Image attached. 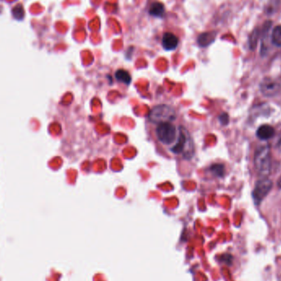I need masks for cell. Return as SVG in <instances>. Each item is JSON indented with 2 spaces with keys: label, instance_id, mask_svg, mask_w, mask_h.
I'll return each mask as SVG.
<instances>
[{
  "label": "cell",
  "instance_id": "13",
  "mask_svg": "<svg viewBox=\"0 0 281 281\" xmlns=\"http://www.w3.org/2000/svg\"><path fill=\"white\" fill-rule=\"evenodd\" d=\"M12 12L14 16L18 20H22L25 16V12L22 5H16V7L14 8Z\"/></svg>",
  "mask_w": 281,
  "mask_h": 281
},
{
  "label": "cell",
  "instance_id": "16",
  "mask_svg": "<svg viewBox=\"0 0 281 281\" xmlns=\"http://www.w3.org/2000/svg\"><path fill=\"white\" fill-rule=\"evenodd\" d=\"M278 186L281 189V176L279 180H278Z\"/></svg>",
  "mask_w": 281,
  "mask_h": 281
},
{
  "label": "cell",
  "instance_id": "5",
  "mask_svg": "<svg viewBox=\"0 0 281 281\" xmlns=\"http://www.w3.org/2000/svg\"><path fill=\"white\" fill-rule=\"evenodd\" d=\"M260 88L263 95L267 98L277 96L281 91V80L276 78H265L260 82Z\"/></svg>",
  "mask_w": 281,
  "mask_h": 281
},
{
  "label": "cell",
  "instance_id": "1",
  "mask_svg": "<svg viewBox=\"0 0 281 281\" xmlns=\"http://www.w3.org/2000/svg\"><path fill=\"white\" fill-rule=\"evenodd\" d=\"M256 171L259 176L267 178L272 171V152L268 144L258 147L254 156Z\"/></svg>",
  "mask_w": 281,
  "mask_h": 281
},
{
  "label": "cell",
  "instance_id": "12",
  "mask_svg": "<svg viewBox=\"0 0 281 281\" xmlns=\"http://www.w3.org/2000/svg\"><path fill=\"white\" fill-rule=\"evenodd\" d=\"M272 43L277 47L281 46V26L274 28L272 36Z\"/></svg>",
  "mask_w": 281,
  "mask_h": 281
},
{
  "label": "cell",
  "instance_id": "8",
  "mask_svg": "<svg viewBox=\"0 0 281 281\" xmlns=\"http://www.w3.org/2000/svg\"><path fill=\"white\" fill-rule=\"evenodd\" d=\"M274 129L273 127L270 126L269 124H264L262 126H260L256 132V136L260 140H269L270 138H273L274 136Z\"/></svg>",
  "mask_w": 281,
  "mask_h": 281
},
{
  "label": "cell",
  "instance_id": "9",
  "mask_svg": "<svg viewBox=\"0 0 281 281\" xmlns=\"http://www.w3.org/2000/svg\"><path fill=\"white\" fill-rule=\"evenodd\" d=\"M148 12L154 18H162L165 14V7L162 2H155L150 6Z\"/></svg>",
  "mask_w": 281,
  "mask_h": 281
},
{
  "label": "cell",
  "instance_id": "2",
  "mask_svg": "<svg viewBox=\"0 0 281 281\" xmlns=\"http://www.w3.org/2000/svg\"><path fill=\"white\" fill-rule=\"evenodd\" d=\"M179 132V137H178V142L176 146L172 148V152L179 154H183L184 157L188 158H192L194 154V146H193V141L190 138V134L182 127H180Z\"/></svg>",
  "mask_w": 281,
  "mask_h": 281
},
{
  "label": "cell",
  "instance_id": "10",
  "mask_svg": "<svg viewBox=\"0 0 281 281\" xmlns=\"http://www.w3.org/2000/svg\"><path fill=\"white\" fill-rule=\"evenodd\" d=\"M216 32L203 33L198 38V43L200 46L206 47L208 44H210L211 43H213L216 40Z\"/></svg>",
  "mask_w": 281,
  "mask_h": 281
},
{
  "label": "cell",
  "instance_id": "4",
  "mask_svg": "<svg viewBox=\"0 0 281 281\" xmlns=\"http://www.w3.org/2000/svg\"><path fill=\"white\" fill-rule=\"evenodd\" d=\"M156 134L161 143L166 146H170L176 141L178 132H176V126L174 124L170 122H166L158 124Z\"/></svg>",
  "mask_w": 281,
  "mask_h": 281
},
{
  "label": "cell",
  "instance_id": "7",
  "mask_svg": "<svg viewBox=\"0 0 281 281\" xmlns=\"http://www.w3.org/2000/svg\"><path fill=\"white\" fill-rule=\"evenodd\" d=\"M162 44L164 49L171 52L176 49L179 44V39L174 33L166 32L162 36Z\"/></svg>",
  "mask_w": 281,
  "mask_h": 281
},
{
  "label": "cell",
  "instance_id": "15",
  "mask_svg": "<svg viewBox=\"0 0 281 281\" xmlns=\"http://www.w3.org/2000/svg\"><path fill=\"white\" fill-rule=\"evenodd\" d=\"M220 119V120L221 123H222V124H224V126H226V124H228V122H230V119H228V116L227 115V114H222V116H221Z\"/></svg>",
  "mask_w": 281,
  "mask_h": 281
},
{
  "label": "cell",
  "instance_id": "6",
  "mask_svg": "<svg viewBox=\"0 0 281 281\" xmlns=\"http://www.w3.org/2000/svg\"><path fill=\"white\" fill-rule=\"evenodd\" d=\"M272 182L268 178H262L258 180L256 184L255 189L253 192V199L256 204H259L262 202L263 200L267 196L272 189Z\"/></svg>",
  "mask_w": 281,
  "mask_h": 281
},
{
  "label": "cell",
  "instance_id": "3",
  "mask_svg": "<svg viewBox=\"0 0 281 281\" xmlns=\"http://www.w3.org/2000/svg\"><path fill=\"white\" fill-rule=\"evenodd\" d=\"M176 118V110L168 105H160L152 108L150 114V119L152 123L160 124L175 120Z\"/></svg>",
  "mask_w": 281,
  "mask_h": 281
},
{
  "label": "cell",
  "instance_id": "14",
  "mask_svg": "<svg viewBox=\"0 0 281 281\" xmlns=\"http://www.w3.org/2000/svg\"><path fill=\"white\" fill-rule=\"evenodd\" d=\"M211 172H213L216 176H222L224 174V166L220 164H216L214 165L212 168H211Z\"/></svg>",
  "mask_w": 281,
  "mask_h": 281
},
{
  "label": "cell",
  "instance_id": "11",
  "mask_svg": "<svg viewBox=\"0 0 281 281\" xmlns=\"http://www.w3.org/2000/svg\"><path fill=\"white\" fill-rule=\"evenodd\" d=\"M116 78L119 82L124 84L130 85L132 84V76L128 73V71L124 70H119L116 71Z\"/></svg>",
  "mask_w": 281,
  "mask_h": 281
}]
</instances>
